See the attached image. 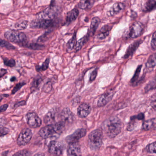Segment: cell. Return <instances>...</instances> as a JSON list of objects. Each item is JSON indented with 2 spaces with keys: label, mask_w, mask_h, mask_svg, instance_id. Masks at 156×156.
Listing matches in <instances>:
<instances>
[{
  "label": "cell",
  "mask_w": 156,
  "mask_h": 156,
  "mask_svg": "<svg viewBox=\"0 0 156 156\" xmlns=\"http://www.w3.org/2000/svg\"><path fill=\"white\" fill-rule=\"evenodd\" d=\"M123 123L117 116H112L107 119L102 124V129L110 138L116 136L121 132Z\"/></svg>",
  "instance_id": "1"
},
{
  "label": "cell",
  "mask_w": 156,
  "mask_h": 156,
  "mask_svg": "<svg viewBox=\"0 0 156 156\" xmlns=\"http://www.w3.org/2000/svg\"><path fill=\"white\" fill-rule=\"evenodd\" d=\"M65 125L61 122L52 125H46L41 128L39 134L41 137L47 139L60 135L63 131Z\"/></svg>",
  "instance_id": "2"
},
{
  "label": "cell",
  "mask_w": 156,
  "mask_h": 156,
  "mask_svg": "<svg viewBox=\"0 0 156 156\" xmlns=\"http://www.w3.org/2000/svg\"><path fill=\"white\" fill-rule=\"evenodd\" d=\"M4 37L9 41L19 44L22 47L28 42L26 34L17 30L7 31L4 33Z\"/></svg>",
  "instance_id": "3"
},
{
  "label": "cell",
  "mask_w": 156,
  "mask_h": 156,
  "mask_svg": "<svg viewBox=\"0 0 156 156\" xmlns=\"http://www.w3.org/2000/svg\"><path fill=\"white\" fill-rule=\"evenodd\" d=\"M103 132L102 129H95L88 135V143L92 150L95 151L100 148L103 144Z\"/></svg>",
  "instance_id": "4"
},
{
  "label": "cell",
  "mask_w": 156,
  "mask_h": 156,
  "mask_svg": "<svg viewBox=\"0 0 156 156\" xmlns=\"http://www.w3.org/2000/svg\"><path fill=\"white\" fill-rule=\"evenodd\" d=\"M54 1H51L50 6L37 14V19L54 20L58 13V10L55 6Z\"/></svg>",
  "instance_id": "5"
},
{
  "label": "cell",
  "mask_w": 156,
  "mask_h": 156,
  "mask_svg": "<svg viewBox=\"0 0 156 156\" xmlns=\"http://www.w3.org/2000/svg\"><path fill=\"white\" fill-rule=\"evenodd\" d=\"M55 25L54 20L37 19L31 22L30 27L34 29H48L52 28Z\"/></svg>",
  "instance_id": "6"
},
{
  "label": "cell",
  "mask_w": 156,
  "mask_h": 156,
  "mask_svg": "<svg viewBox=\"0 0 156 156\" xmlns=\"http://www.w3.org/2000/svg\"><path fill=\"white\" fill-rule=\"evenodd\" d=\"M144 26L141 23L136 22L132 24L127 32V36L130 39H136L142 35Z\"/></svg>",
  "instance_id": "7"
},
{
  "label": "cell",
  "mask_w": 156,
  "mask_h": 156,
  "mask_svg": "<svg viewBox=\"0 0 156 156\" xmlns=\"http://www.w3.org/2000/svg\"><path fill=\"white\" fill-rule=\"evenodd\" d=\"M46 125H52L60 122V112L57 108H53L45 115L44 119Z\"/></svg>",
  "instance_id": "8"
},
{
  "label": "cell",
  "mask_w": 156,
  "mask_h": 156,
  "mask_svg": "<svg viewBox=\"0 0 156 156\" xmlns=\"http://www.w3.org/2000/svg\"><path fill=\"white\" fill-rule=\"evenodd\" d=\"M33 137L32 130L29 128L23 129L17 139V144L20 146H25L30 142Z\"/></svg>",
  "instance_id": "9"
},
{
  "label": "cell",
  "mask_w": 156,
  "mask_h": 156,
  "mask_svg": "<svg viewBox=\"0 0 156 156\" xmlns=\"http://www.w3.org/2000/svg\"><path fill=\"white\" fill-rule=\"evenodd\" d=\"M26 118L27 124L32 128L40 127L41 125V119L35 112H29L26 115Z\"/></svg>",
  "instance_id": "10"
},
{
  "label": "cell",
  "mask_w": 156,
  "mask_h": 156,
  "mask_svg": "<svg viewBox=\"0 0 156 156\" xmlns=\"http://www.w3.org/2000/svg\"><path fill=\"white\" fill-rule=\"evenodd\" d=\"M87 130L85 129L81 128L76 129L73 133L67 136L66 140L69 144L76 143L78 140L86 136Z\"/></svg>",
  "instance_id": "11"
},
{
  "label": "cell",
  "mask_w": 156,
  "mask_h": 156,
  "mask_svg": "<svg viewBox=\"0 0 156 156\" xmlns=\"http://www.w3.org/2000/svg\"><path fill=\"white\" fill-rule=\"evenodd\" d=\"M63 146L59 141L52 140L49 145V152L55 156H59L62 154Z\"/></svg>",
  "instance_id": "12"
},
{
  "label": "cell",
  "mask_w": 156,
  "mask_h": 156,
  "mask_svg": "<svg viewBox=\"0 0 156 156\" xmlns=\"http://www.w3.org/2000/svg\"><path fill=\"white\" fill-rule=\"evenodd\" d=\"M115 94V91L113 89H110L104 93L98 99L97 103L98 106V107L105 106L112 100Z\"/></svg>",
  "instance_id": "13"
},
{
  "label": "cell",
  "mask_w": 156,
  "mask_h": 156,
  "mask_svg": "<svg viewBox=\"0 0 156 156\" xmlns=\"http://www.w3.org/2000/svg\"><path fill=\"white\" fill-rule=\"evenodd\" d=\"M74 119V115L68 108H63L60 112V122L66 124L72 123Z\"/></svg>",
  "instance_id": "14"
},
{
  "label": "cell",
  "mask_w": 156,
  "mask_h": 156,
  "mask_svg": "<svg viewBox=\"0 0 156 156\" xmlns=\"http://www.w3.org/2000/svg\"><path fill=\"white\" fill-rule=\"evenodd\" d=\"M67 153L68 156H82L81 147L78 142L69 144Z\"/></svg>",
  "instance_id": "15"
},
{
  "label": "cell",
  "mask_w": 156,
  "mask_h": 156,
  "mask_svg": "<svg viewBox=\"0 0 156 156\" xmlns=\"http://www.w3.org/2000/svg\"><path fill=\"white\" fill-rule=\"evenodd\" d=\"M90 106L86 103H83L77 108V115L81 118L87 117L91 112Z\"/></svg>",
  "instance_id": "16"
},
{
  "label": "cell",
  "mask_w": 156,
  "mask_h": 156,
  "mask_svg": "<svg viewBox=\"0 0 156 156\" xmlns=\"http://www.w3.org/2000/svg\"><path fill=\"white\" fill-rule=\"evenodd\" d=\"M125 6L124 3L122 2H116L111 7L109 10L107 12V15L108 17L114 16L118 14L125 9Z\"/></svg>",
  "instance_id": "17"
},
{
  "label": "cell",
  "mask_w": 156,
  "mask_h": 156,
  "mask_svg": "<svg viewBox=\"0 0 156 156\" xmlns=\"http://www.w3.org/2000/svg\"><path fill=\"white\" fill-rule=\"evenodd\" d=\"M142 43V40H140L134 42L128 47L125 55L123 56L124 59H127L129 57L133 55L134 53L136 51L140 44Z\"/></svg>",
  "instance_id": "18"
},
{
  "label": "cell",
  "mask_w": 156,
  "mask_h": 156,
  "mask_svg": "<svg viewBox=\"0 0 156 156\" xmlns=\"http://www.w3.org/2000/svg\"><path fill=\"white\" fill-rule=\"evenodd\" d=\"M100 23V20L98 17H94L92 19L91 24H90L89 32L88 33V34L89 36H93L95 34Z\"/></svg>",
  "instance_id": "19"
},
{
  "label": "cell",
  "mask_w": 156,
  "mask_h": 156,
  "mask_svg": "<svg viewBox=\"0 0 156 156\" xmlns=\"http://www.w3.org/2000/svg\"><path fill=\"white\" fill-rule=\"evenodd\" d=\"M79 13V11L76 8L67 12L66 16V23L69 24L74 21L78 17Z\"/></svg>",
  "instance_id": "20"
},
{
  "label": "cell",
  "mask_w": 156,
  "mask_h": 156,
  "mask_svg": "<svg viewBox=\"0 0 156 156\" xmlns=\"http://www.w3.org/2000/svg\"><path fill=\"white\" fill-rule=\"evenodd\" d=\"M145 66L146 70L148 71L153 70V68L156 66V54L155 53L149 56Z\"/></svg>",
  "instance_id": "21"
},
{
  "label": "cell",
  "mask_w": 156,
  "mask_h": 156,
  "mask_svg": "<svg viewBox=\"0 0 156 156\" xmlns=\"http://www.w3.org/2000/svg\"><path fill=\"white\" fill-rule=\"evenodd\" d=\"M156 119L153 118L146 120L142 124V129L144 130H149L155 128Z\"/></svg>",
  "instance_id": "22"
},
{
  "label": "cell",
  "mask_w": 156,
  "mask_h": 156,
  "mask_svg": "<svg viewBox=\"0 0 156 156\" xmlns=\"http://www.w3.org/2000/svg\"><path fill=\"white\" fill-rule=\"evenodd\" d=\"M22 47L28 48L30 50H34V51H41V50H44L45 48V46L44 45L37 43L27 42Z\"/></svg>",
  "instance_id": "23"
},
{
  "label": "cell",
  "mask_w": 156,
  "mask_h": 156,
  "mask_svg": "<svg viewBox=\"0 0 156 156\" xmlns=\"http://www.w3.org/2000/svg\"><path fill=\"white\" fill-rule=\"evenodd\" d=\"M89 37H90V36L87 34V35L82 37V38H81L80 40H78L76 42L74 47L75 50L76 51H78L81 50V49L83 48L84 44H86V43L88 41Z\"/></svg>",
  "instance_id": "24"
},
{
  "label": "cell",
  "mask_w": 156,
  "mask_h": 156,
  "mask_svg": "<svg viewBox=\"0 0 156 156\" xmlns=\"http://www.w3.org/2000/svg\"><path fill=\"white\" fill-rule=\"evenodd\" d=\"M142 66V65H139L137 67L133 77H132L131 80H130V83H131V84L133 85L134 86H137L138 85V79L139 78L140 72H141Z\"/></svg>",
  "instance_id": "25"
},
{
  "label": "cell",
  "mask_w": 156,
  "mask_h": 156,
  "mask_svg": "<svg viewBox=\"0 0 156 156\" xmlns=\"http://www.w3.org/2000/svg\"><path fill=\"white\" fill-rule=\"evenodd\" d=\"M156 1L154 0H150L145 2L143 5V10L145 12H150L154 9L156 7Z\"/></svg>",
  "instance_id": "26"
},
{
  "label": "cell",
  "mask_w": 156,
  "mask_h": 156,
  "mask_svg": "<svg viewBox=\"0 0 156 156\" xmlns=\"http://www.w3.org/2000/svg\"><path fill=\"white\" fill-rule=\"evenodd\" d=\"M94 1H84L82 0L78 3V7L81 9H90L94 5Z\"/></svg>",
  "instance_id": "27"
},
{
  "label": "cell",
  "mask_w": 156,
  "mask_h": 156,
  "mask_svg": "<svg viewBox=\"0 0 156 156\" xmlns=\"http://www.w3.org/2000/svg\"><path fill=\"white\" fill-rule=\"evenodd\" d=\"M29 25V22L25 20H22L14 24V28L16 30H24L26 29Z\"/></svg>",
  "instance_id": "28"
},
{
  "label": "cell",
  "mask_w": 156,
  "mask_h": 156,
  "mask_svg": "<svg viewBox=\"0 0 156 156\" xmlns=\"http://www.w3.org/2000/svg\"><path fill=\"white\" fill-rule=\"evenodd\" d=\"M50 59L49 58H46L44 62L43 63L41 66L36 65L35 66V69L37 72H42V71H46L49 68V64H50Z\"/></svg>",
  "instance_id": "29"
},
{
  "label": "cell",
  "mask_w": 156,
  "mask_h": 156,
  "mask_svg": "<svg viewBox=\"0 0 156 156\" xmlns=\"http://www.w3.org/2000/svg\"><path fill=\"white\" fill-rule=\"evenodd\" d=\"M43 81V78L41 76H37L35 77L32 82L31 84V88L34 89H36L39 88L40 85Z\"/></svg>",
  "instance_id": "30"
},
{
  "label": "cell",
  "mask_w": 156,
  "mask_h": 156,
  "mask_svg": "<svg viewBox=\"0 0 156 156\" xmlns=\"http://www.w3.org/2000/svg\"><path fill=\"white\" fill-rule=\"evenodd\" d=\"M76 33H75L72 38L69 40L66 44V48L68 51H70L74 48L76 42Z\"/></svg>",
  "instance_id": "31"
},
{
  "label": "cell",
  "mask_w": 156,
  "mask_h": 156,
  "mask_svg": "<svg viewBox=\"0 0 156 156\" xmlns=\"http://www.w3.org/2000/svg\"><path fill=\"white\" fill-rule=\"evenodd\" d=\"M0 47L5 48L9 50H14L16 49V47L11 44L9 42L0 39Z\"/></svg>",
  "instance_id": "32"
},
{
  "label": "cell",
  "mask_w": 156,
  "mask_h": 156,
  "mask_svg": "<svg viewBox=\"0 0 156 156\" xmlns=\"http://www.w3.org/2000/svg\"><path fill=\"white\" fill-rule=\"evenodd\" d=\"M156 88V79L154 77L153 79L150 81L145 87V92H149L151 90H153Z\"/></svg>",
  "instance_id": "33"
},
{
  "label": "cell",
  "mask_w": 156,
  "mask_h": 156,
  "mask_svg": "<svg viewBox=\"0 0 156 156\" xmlns=\"http://www.w3.org/2000/svg\"><path fill=\"white\" fill-rule=\"evenodd\" d=\"M4 64L6 66L9 67H13L16 66V62L15 60L12 58H8L6 57H4L2 58Z\"/></svg>",
  "instance_id": "34"
},
{
  "label": "cell",
  "mask_w": 156,
  "mask_h": 156,
  "mask_svg": "<svg viewBox=\"0 0 156 156\" xmlns=\"http://www.w3.org/2000/svg\"><path fill=\"white\" fill-rule=\"evenodd\" d=\"M32 153L28 150H22L14 153L12 156H31Z\"/></svg>",
  "instance_id": "35"
},
{
  "label": "cell",
  "mask_w": 156,
  "mask_h": 156,
  "mask_svg": "<svg viewBox=\"0 0 156 156\" xmlns=\"http://www.w3.org/2000/svg\"><path fill=\"white\" fill-rule=\"evenodd\" d=\"M52 83L51 81H48L43 86V90L45 93H49L52 89Z\"/></svg>",
  "instance_id": "36"
},
{
  "label": "cell",
  "mask_w": 156,
  "mask_h": 156,
  "mask_svg": "<svg viewBox=\"0 0 156 156\" xmlns=\"http://www.w3.org/2000/svg\"><path fill=\"white\" fill-rule=\"evenodd\" d=\"M156 141H154L153 143H151L147 146L146 150L147 152L151 153H156Z\"/></svg>",
  "instance_id": "37"
},
{
  "label": "cell",
  "mask_w": 156,
  "mask_h": 156,
  "mask_svg": "<svg viewBox=\"0 0 156 156\" xmlns=\"http://www.w3.org/2000/svg\"><path fill=\"white\" fill-rule=\"evenodd\" d=\"M136 118H135L134 116L131 117L130 118V121L129 123H128V125L126 129L129 131H131L134 129L135 128V124H136Z\"/></svg>",
  "instance_id": "38"
},
{
  "label": "cell",
  "mask_w": 156,
  "mask_h": 156,
  "mask_svg": "<svg viewBox=\"0 0 156 156\" xmlns=\"http://www.w3.org/2000/svg\"><path fill=\"white\" fill-rule=\"evenodd\" d=\"M26 84V83L25 82H21V83H18L14 87V88L12 91V95L16 94L19 90H20Z\"/></svg>",
  "instance_id": "39"
},
{
  "label": "cell",
  "mask_w": 156,
  "mask_h": 156,
  "mask_svg": "<svg viewBox=\"0 0 156 156\" xmlns=\"http://www.w3.org/2000/svg\"><path fill=\"white\" fill-rule=\"evenodd\" d=\"M9 129L5 126L0 127V137L6 136L9 133Z\"/></svg>",
  "instance_id": "40"
},
{
  "label": "cell",
  "mask_w": 156,
  "mask_h": 156,
  "mask_svg": "<svg viewBox=\"0 0 156 156\" xmlns=\"http://www.w3.org/2000/svg\"><path fill=\"white\" fill-rule=\"evenodd\" d=\"M156 32H154V33L152 34L151 42V49H152V50H153V51H155V50H156Z\"/></svg>",
  "instance_id": "41"
},
{
  "label": "cell",
  "mask_w": 156,
  "mask_h": 156,
  "mask_svg": "<svg viewBox=\"0 0 156 156\" xmlns=\"http://www.w3.org/2000/svg\"><path fill=\"white\" fill-rule=\"evenodd\" d=\"M110 32H107L105 33H99L98 35L97 36V38L98 40H103L105 39L109 35Z\"/></svg>",
  "instance_id": "42"
},
{
  "label": "cell",
  "mask_w": 156,
  "mask_h": 156,
  "mask_svg": "<svg viewBox=\"0 0 156 156\" xmlns=\"http://www.w3.org/2000/svg\"><path fill=\"white\" fill-rule=\"evenodd\" d=\"M97 74L98 70L97 69H95L94 70V71L91 73L90 78H89V82H90V83L94 82V81L95 80L97 76Z\"/></svg>",
  "instance_id": "43"
},
{
  "label": "cell",
  "mask_w": 156,
  "mask_h": 156,
  "mask_svg": "<svg viewBox=\"0 0 156 156\" xmlns=\"http://www.w3.org/2000/svg\"><path fill=\"white\" fill-rule=\"evenodd\" d=\"M112 25H104L100 29V33H105L107 32H110V30L112 29Z\"/></svg>",
  "instance_id": "44"
},
{
  "label": "cell",
  "mask_w": 156,
  "mask_h": 156,
  "mask_svg": "<svg viewBox=\"0 0 156 156\" xmlns=\"http://www.w3.org/2000/svg\"><path fill=\"white\" fill-rule=\"evenodd\" d=\"M26 105V102L25 100H22V101H20L17 102L14 105V108H17Z\"/></svg>",
  "instance_id": "45"
},
{
  "label": "cell",
  "mask_w": 156,
  "mask_h": 156,
  "mask_svg": "<svg viewBox=\"0 0 156 156\" xmlns=\"http://www.w3.org/2000/svg\"><path fill=\"white\" fill-rule=\"evenodd\" d=\"M9 105L8 104H4L0 106V114L2 112H5L8 109Z\"/></svg>",
  "instance_id": "46"
},
{
  "label": "cell",
  "mask_w": 156,
  "mask_h": 156,
  "mask_svg": "<svg viewBox=\"0 0 156 156\" xmlns=\"http://www.w3.org/2000/svg\"><path fill=\"white\" fill-rule=\"evenodd\" d=\"M7 73H8V71L6 69H3V68L0 69V79L2 78Z\"/></svg>",
  "instance_id": "47"
},
{
  "label": "cell",
  "mask_w": 156,
  "mask_h": 156,
  "mask_svg": "<svg viewBox=\"0 0 156 156\" xmlns=\"http://www.w3.org/2000/svg\"><path fill=\"white\" fill-rule=\"evenodd\" d=\"M134 116H135V118L138 120H142L145 118V116L143 113H140V114H138L137 115Z\"/></svg>",
  "instance_id": "48"
},
{
  "label": "cell",
  "mask_w": 156,
  "mask_h": 156,
  "mask_svg": "<svg viewBox=\"0 0 156 156\" xmlns=\"http://www.w3.org/2000/svg\"><path fill=\"white\" fill-rule=\"evenodd\" d=\"M6 124H7V121L6 119L3 118L0 119V127L5 126Z\"/></svg>",
  "instance_id": "49"
},
{
  "label": "cell",
  "mask_w": 156,
  "mask_h": 156,
  "mask_svg": "<svg viewBox=\"0 0 156 156\" xmlns=\"http://www.w3.org/2000/svg\"><path fill=\"white\" fill-rule=\"evenodd\" d=\"M9 96L8 94H3L0 95V102H1V101L3 100L4 97H7Z\"/></svg>",
  "instance_id": "50"
},
{
  "label": "cell",
  "mask_w": 156,
  "mask_h": 156,
  "mask_svg": "<svg viewBox=\"0 0 156 156\" xmlns=\"http://www.w3.org/2000/svg\"><path fill=\"white\" fill-rule=\"evenodd\" d=\"M34 156H45V155L43 152H39L35 154Z\"/></svg>",
  "instance_id": "51"
},
{
  "label": "cell",
  "mask_w": 156,
  "mask_h": 156,
  "mask_svg": "<svg viewBox=\"0 0 156 156\" xmlns=\"http://www.w3.org/2000/svg\"><path fill=\"white\" fill-rule=\"evenodd\" d=\"M16 80V77L15 76H12L10 78V81L12 82H14Z\"/></svg>",
  "instance_id": "52"
},
{
  "label": "cell",
  "mask_w": 156,
  "mask_h": 156,
  "mask_svg": "<svg viewBox=\"0 0 156 156\" xmlns=\"http://www.w3.org/2000/svg\"><path fill=\"white\" fill-rule=\"evenodd\" d=\"M6 156V155H5V156Z\"/></svg>",
  "instance_id": "53"
},
{
  "label": "cell",
  "mask_w": 156,
  "mask_h": 156,
  "mask_svg": "<svg viewBox=\"0 0 156 156\" xmlns=\"http://www.w3.org/2000/svg\"></svg>",
  "instance_id": "54"
}]
</instances>
